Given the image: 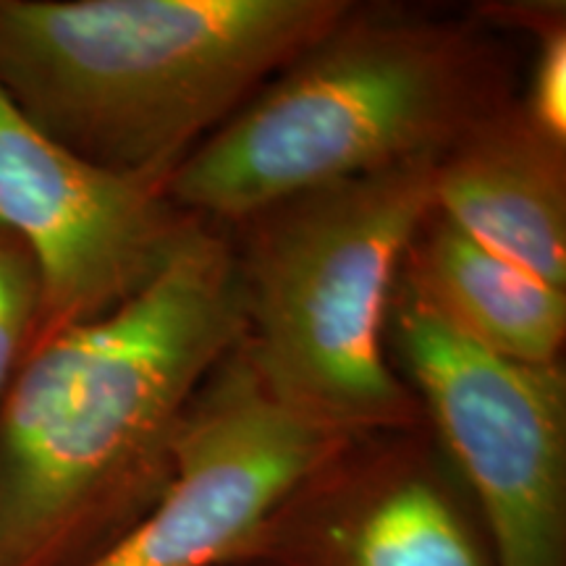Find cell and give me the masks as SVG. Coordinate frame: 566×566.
<instances>
[{
    "instance_id": "6da1fadb",
    "label": "cell",
    "mask_w": 566,
    "mask_h": 566,
    "mask_svg": "<svg viewBox=\"0 0 566 566\" xmlns=\"http://www.w3.org/2000/svg\"><path fill=\"white\" fill-rule=\"evenodd\" d=\"M244 336L226 226L195 221L113 313L34 349L0 405V566H90L174 478L189 405Z\"/></svg>"
},
{
    "instance_id": "7a4b0ae2",
    "label": "cell",
    "mask_w": 566,
    "mask_h": 566,
    "mask_svg": "<svg viewBox=\"0 0 566 566\" xmlns=\"http://www.w3.org/2000/svg\"><path fill=\"white\" fill-rule=\"evenodd\" d=\"M514 97L512 59L472 13L352 3L163 189L189 216L231 226L283 197L441 158Z\"/></svg>"
},
{
    "instance_id": "3957f363",
    "label": "cell",
    "mask_w": 566,
    "mask_h": 566,
    "mask_svg": "<svg viewBox=\"0 0 566 566\" xmlns=\"http://www.w3.org/2000/svg\"><path fill=\"white\" fill-rule=\"evenodd\" d=\"M352 0H0V90L108 171L163 184Z\"/></svg>"
},
{
    "instance_id": "277c9868",
    "label": "cell",
    "mask_w": 566,
    "mask_h": 566,
    "mask_svg": "<svg viewBox=\"0 0 566 566\" xmlns=\"http://www.w3.org/2000/svg\"><path fill=\"white\" fill-rule=\"evenodd\" d=\"M433 163L307 189L226 226L252 365L283 405L338 433L424 422L386 325L401 260L433 210Z\"/></svg>"
},
{
    "instance_id": "5b68a950",
    "label": "cell",
    "mask_w": 566,
    "mask_h": 566,
    "mask_svg": "<svg viewBox=\"0 0 566 566\" xmlns=\"http://www.w3.org/2000/svg\"><path fill=\"white\" fill-rule=\"evenodd\" d=\"M388 354L504 566H566V373L467 338L396 279Z\"/></svg>"
},
{
    "instance_id": "8992f818",
    "label": "cell",
    "mask_w": 566,
    "mask_h": 566,
    "mask_svg": "<svg viewBox=\"0 0 566 566\" xmlns=\"http://www.w3.org/2000/svg\"><path fill=\"white\" fill-rule=\"evenodd\" d=\"M229 566H504L428 424L354 433L265 516Z\"/></svg>"
},
{
    "instance_id": "52a82bcc",
    "label": "cell",
    "mask_w": 566,
    "mask_h": 566,
    "mask_svg": "<svg viewBox=\"0 0 566 566\" xmlns=\"http://www.w3.org/2000/svg\"><path fill=\"white\" fill-rule=\"evenodd\" d=\"M195 221L163 184L66 150L0 90V226L30 250L42 283L32 352L137 296Z\"/></svg>"
},
{
    "instance_id": "ba28073f",
    "label": "cell",
    "mask_w": 566,
    "mask_h": 566,
    "mask_svg": "<svg viewBox=\"0 0 566 566\" xmlns=\"http://www.w3.org/2000/svg\"><path fill=\"white\" fill-rule=\"evenodd\" d=\"M344 438L283 405L239 342L189 405L171 483L90 566H229Z\"/></svg>"
},
{
    "instance_id": "9c48e42d",
    "label": "cell",
    "mask_w": 566,
    "mask_h": 566,
    "mask_svg": "<svg viewBox=\"0 0 566 566\" xmlns=\"http://www.w3.org/2000/svg\"><path fill=\"white\" fill-rule=\"evenodd\" d=\"M433 208L566 292V142L537 129L520 95L436 158Z\"/></svg>"
},
{
    "instance_id": "30bf717a",
    "label": "cell",
    "mask_w": 566,
    "mask_h": 566,
    "mask_svg": "<svg viewBox=\"0 0 566 566\" xmlns=\"http://www.w3.org/2000/svg\"><path fill=\"white\" fill-rule=\"evenodd\" d=\"M399 279L483 349L527 365L558 363L564 289L488 250L436 208L415 231Z\"/></svg>"
},
{
    "instance_id": "8fae6325",
    "label": "cell",
    "mask_w": 566,
    "mask_h": 566,
    "mask_svg": "<svg viewBox=\"0 0 566 566\" xmlns=\"http://www.w3.org/2000/svg\"><path fill=\"white\" fill-rule=\"evenodd\" d=\"M42 283L30 250L0 226V405L32 354Z\"/></svg>"
},
{
    "instance_id": "7c38bea8",
    "label": "cell",
    "mask_w": 566,
    "mask_h": 566,
    "mask_svg": "<svg viewBox=\"0 0 566 566\" xmlns=\"http://www.w3.org/2000/svg\"><path fill=\"white\" fill-rule=\"evenodd\" d=\"M537 53L520 105L537 129L566 142V24L537 34Z\"/></svg>"
}]
</instances>
